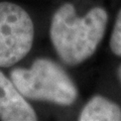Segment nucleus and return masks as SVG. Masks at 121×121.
<instances>
[{"label": "nucleus", "instance_id": "nucleus-1", "mask_svg": "<svg viewBox=\"0 0 121 121\" xmlns=\"http://www.w3.org/2000/svg\"><path fill=\"white\" fill-rule=\"evenodd\" d=\"M107 11L94 7L79 17L73 4L65 3L52 18L50 35L58 56L65 64L77 66L94 55L103 39Z\"/></svg>", "mask_w": 121, "mask_h": 121}, {"label": "nucleus", "instance_id": "nucleus-2", "mask_svg": "<svg viewBox=\"0 0 121 121\" xmlns=\"http://www.w3.org/2000/svg\"><path fill=\"white\" fill-rule=\"evenodd\" d=\"M10 79L26 99L70 106L78 98L73 80L59 64L50 59H37L28 69H13Z\"/></svg>", "mask_w": 121, "mask_h": 121}, {"label": "nucleus", "instance_id": "nucleus-3", "mask_svg": "<svg viewBox=\"0 0 121 121\" xmlns=\"http://www.w3.org/2000/svg\"><path fill=\"white\" fill-rule=\"evenodd\" d=\"M35 27L29 14L18 4L0 2V68L21 60L32 48Z\"/></svg>", "mask_w": 121, "mask_h": 121}, {"label": "nucleus", "instance_id": "nucleus-4", "mask_svg": "<svg viewBox=\"0 0 121 121\" xmlns=\"http://www.w3.org/2000/svg\"><path fill=\"white\" fill-rule=\"evenodd\" d=\"M0 120L35 121L37 115L11 79L0 71Z\"/></svg>", "mask_w": 121, "mask_h": 121}, {"label": "nucleus", "instance_id": "nucleus-5", "mask_svg": "<svg viewBox=\"0 0 121 121\" xmlns=\"http://www.w3.org/2000/svg\"><path fill=\"white\" fill-rule=\"evenodd\" d=\"M80 121H121V107L101 95L93 96L79 115Z\"/></svg>", "mask_w": 121, "mask_h": 121}, {"label": "nucleus", "instance_id": "nucleus-6", "mask_svg": "<svg viewBox=\"0 0 121 121\" xmlns=\"http://www.w3.org/2000/svg\"><path fill=\"white\" fill-rule=\"evenodd\" d=\"M110 48L114 55L121 56V10L116 17L114 28L110 37Z\"/></svg>", "mask_w": 121, "mask_h": 121}, {"label": "nucleus", "instance_id": "nucleus-7", "mask_svg": "<svg viewBox=\"0 0 121 121\" xmlns=\"http://www.w3.org/2000/svg\"><path fill=\"white\" fill-rule=\"evenodd\" d=\"M118 77H119V80L121 82V65L119 67V69H118Z\"/></svg>", "mask_w": 121, "mask_h": 121}]
</instances>
